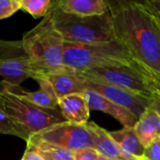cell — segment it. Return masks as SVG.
Instances as JSON below:
<instances>
[{"instance_id":"30","label":"cell","mask_w":160,"mask_h":160,"mask_svg":"<svg viewBox=\"0 0 160 160\" xmlns=\"http://www.w3.org/2000/svg\"><path fill=\"white\" fill-rule=\"evenodd\" d=\"M159 143H160V139H159Z\"/></svg>"},{"instance_id":"18","label":"cell","mask_w":160,"mask_h":160,"mask_svg":"<svg viewBox=\"0 0 160 160\" xmlns=\"http://www.w3.org/2000/svg\"><path fill=\"white\" fill-rule=\"evenodd\" d=\"M26 145L36 149L45 160H74L73 152L38 141L31 137L27 141Z\"/></svg>"},{"instance_id":"29","label":"cell","mask_w":160,"mask_h":160,"mask_svg":"<svg viewBox=\"0 0 160 160\" xmlns=\"http://www.w3.org/2000/svg\"><path fill=\"white\" fill-rule=\"evenodd\" d=\"M138 160H147V159H146V158H144L142 157V158H139V159H138Z\"/></svg>"},{"instance_id":"22","label":"cell","mask_w":160,"mask_h":160,"mask_svg":"<svg viewBox=\"0 0 160 160\" xmlns=\"http://www.w3.org/2000/svg\"><path fill=\"white\" fill-rule=\"evenodd\" d=\"M143 158L147 160H160L159 140H157L144 147Z\"/></svg>"},{"instance_id":"27","label":"cell","mask_w":160,"mask_h":160,"mask_svg":"<svg viewBox=\"0 0 160 160\" xmlns=\"http://www.w3.org/2000/svg\"><path fill=\"white\" fill-rule=\"evenodd\" d=\"M144 3V2H143ZM147 6V5H146ZM148 7V6H147ZM149 8V7H148ZM149 9L151 10V12H152V14H153V16H154V18H155V20H156V22H157V23H158V28H159L160 30V13L158 12H157V11H155L154 9H152L151 8H149Z\"/></svg>"},{"instance_id":"21","label":"cell","mask_w":160,"mask_h":160,"mask_svg":"<svg viewBox=\"0 0 160 160\" xmlns=\"http://www.w3.org/2000/svg\"><path fill=\"white\" fill-rule=\"evenodd\" d=\"M21 9L20 0H0V20L12 16Z\"/></svg>"},{"instance_id":"20","label":"cell","mask_w":160,"mask_h":160,"mask_svg":"<svg viewBox=\"0 0 160 160\" xmlns=\"http://www.w3.org/2000/svg\"><path fill=\"white\" fill-rule=\"evenodd\" d=\"M21 9H23L25 12L32 15L34 18L45 17L51 8L52 1V0H20Z\"/></svg>"},{"instance_id":"24","label":"cell","mask_w":160,"mask_h":160,"mask_svg":"<svg viewBox=\"0 0 160 160\" xmlns=\"http://www.w3.org/2000/svg\"><path fill=\"white\" fill-rule=\"evenodd\" d=\"M21 160H45L43 157L33 147L26 145V150L24 151Z\"/></svg>"},{"instance_id":"8","label":"cell","mask_w":160,"mask_h":160,"mask_svg":"<svg viewBox=\"0 0 160 160\" xmlns=\"http://www.w3.org/2000/svg\"><path fill=\"white\" fill-rule=\"evenodd\" d=\"M0 76L3 81L17 85L29 78L35 79L36 72L22 48V40L0 39Z\"/></svg>"},{"instance_id":"17","label":"cell","mask_w":160,"mask_h":160,"mask_svg":"<svg viewBox=\"0 0 160 160\" xmlns=\"http://www.w3.org/2000/svg\"><path fill=\"white\" fill-rule=\"evenodd\" d=\"M109 134L125 153L138 159L143 157L144 147L141 143L134 127H123L119 130L109 131Z\"/></svg>"},{"instance_id":"12","label":"cell","mask_w":160,"mask_h":160,"mask_svg":"<svg viewBox=\"0 0 160 160\" xmlns=\"http://www.w3.org/2000/svg\"><path fill=\"white\" fill-rule=\"evenodd\" d=\"M38 79H43L52 85L57 98L68 95L83 92L80 78L73 70L66 67L58 70L44 73L35 81Z\"/></svg>"},{"instance_id":"3","label":"cell","mask_w":160,"mask_h":160,"mask_svg":"<svg viewBox=\"0 0 160 160\" xmlns=\"http://www.w3.org/2000/svg\"><path fill=\"white\" fill-rule=\"evenodd\" d=\"M49 15L65 42L94 44L116 40L109 11L100 16L82 17L63 11L52 1Z\"/></svg>"},{"instance_id":"15","label":"cell","mask_w":160,"mask_h":160,"mask_svg":"<svg viewBox=\"0 0 160 160\" xmlns=\"http://www.w3.org/2000/svg\"><path fill=\"white\" fill-rule=\"evenodd\" d=\"M55 4L65 12L82 17L100 16L108 12L105 0H54Z\"/></svg>"},{"instance_id":"26","label":"cell","mask_w":160,"mask_h":160,"mask_svg":"<svg viewBox=\"0 0 160 160\" xmlns=\"http://www.w3.org/2000/svg\"><path fill=\"white\" fill-rule=\"evenodd\" d=\"M143 2L149 8H151L155 11L160 13V0H145Z\"/></svg>"},{"instance_id":"14","label":"cell","mask_w":160,"mask_h":160,"mask_svg":"<svg viewBox=\"0 0 160 160\" xmlns=\"http://www.w3.org/2000/svg\"><path fill=\"white\" fill-rule=\"evenodd\" d=\"M58 109L65 121L85 125L90 117V109L82 93H75L58 98Z\"/></svg>"},{"instance_id":"2","label":"cell","mask_w":160,"mask_h":160,"mask_svg":"<svg viewBox=\"0 0 160 160\" xmlns=\"http://www.w3.org/2000/svg\"><path fill=\"white\" fill-rule=\"evenodd\" d=\"M22 44L36 72L40 75L61 69L64 66L65 40L54 27L49 13L22 36Z\"/></svg>"},{"instance_id":"1","label":"cell","mask_w":160,"mask_h":160,"mask_svg":"<svg viewBox=\"0 0 160 160\" xmlns=\"http://www.w3.org/2000/svg\"><path fill=\"white\" fill-rule=\"evenodd\" d=\"M116 40L140 69L160 87V30L149 9L139 1H107Z\"/></svg>"},{"instance_id":"25","label":"cell","mask_w":160,"mask_h":160,"mask_svg":"<svg viewBox=\"0 0 160 160\" xmlns=\"http://www.w3.org/2000/svg\"><path fill=\"white\" fill-rule=\"evenodd\" d=\"M149 107L151 109H153L159 115L160 117V94L159 95H157L154 98L151 99Z\"/></svg>"},{"instance_id":"9","label":"cell","mask_w":160,"mask_h":160,"mask_svg":"<svg viewBox=\"0 0 160 160\" xmlns=\"http://www.w3.org/2000/svg\"><path fill=\"white\" fill-rule=\"evenodd\" d=\"M80 80L83 91L85 89H88L101 95L106 99L128 111L132 115H134L137 120L150 105L151 100L128 90L107 83L92 82L81 78Z\"/></svg>"},{"instance_id":"28","label":"cell","mask_w":160,"mask_h":160,"mask_svg":"<svg viewBox=\"0 0 160 160\" xmlns=\"http://www.w3.org/2000/svg\"><path fill=\"white\" fill-rule=\"evenodd\" d=\"M98 160H111V159H109V158H105V157H103V156L99 155V156H98Z\"/></svg>"},{"instance_id":"13","label":"cell","mask_w":160,"mask_h":160,"mask_svg":"<svg viewBox=\"0 0 160 160\" xmlns=\"http://www.w3.org/2000/svg\"><path fill=\"white\" fill-rule=\"evenodd\" d=\"M90 111H99L116 119L123 127H135L137 119L126 109L106 99L101 95L85 89L82 92Z\"/></svg>"},{"instance_id":"16","label":"cell","mask_w":160,"mask_h":160,"mask_svg":"<svg viewBox=\"0 0 160 160\" xmlns=\"http://www.w3.org/2000/svg\"><path fill=\"white\" fill-rule=\"evenodd\" d=\"M134 128L141 143L143 147H146L151 142L160 139L159 115L148 107L138 119Z\"/></svg>"},{"instance_id":"6","label":"cell","mask_w":160,"mask_h":160,"mask_svg":"<svg viewBox=\"0 0 160 160\" xmlns=\"http://www.w3.org/2000/svg\"><path fill=\"white\" fill-rule=\"evenodd\" d=\"M0 101L12 122L30 136L65 122L59 109H45L0 89Z\"/></svg>"},{"instance_id":"19","label":"cell","mask_w":160,"mask_h":160,"mask_svg":"<svg viewBox=\"0 0 160 160\" xmlns=\"http://www.w3.org/2000/svg\"><path fill=\"white\" fill-rule=\"evenodd\" d=\"M0 134H5V135H11L15 136L17 138H20L27 142V141L30 138V135L15 125L12 120L9 118L8 113L6 112L1 101H0Z\"/></svg>"},{"instance_id":"5","label":"cell","mask_w":160,"mask_h":160,"mask_svg":"<svg viewBox=\"0 0 160 160\" xmlns=\"http://www.w3.org/2000/svg\"><path fill=\"white\" fill-rule=\"evenodd\" d=\"M75 73L81 79L111 84L142 96L149 100L160 94L159 86L136 66L132 65L105 66Z\"/></svg>"},{"instance_id":"10","label":"cell","mask_w":160,"mask_h":160,"mask_svg":"<svg viewBox=\"0 0 160 160\" xmlns=\"http://www.w3.org/2000/svg\"><path fill=\"white\" fill-rule=\"evenodd\" d=\"M39 88L35 92H31L22 87V85L10 84L5 81L0 82V89L7 91L16 97H19L34 105L45 109H58V98L52 85L43 79L37 80Z\"/></svg>"},{"instance_id":"7","label":"cell","mask_w":160,"mask_h":160,"mask_svg":"<svg viewBox=\"0 0 160 160\" xmlns=\"http://www.w3.org/2000/svg\"><path fill=\"white\" fill-rule=\"evenodd\" d=\"M38 141L55 145L71 152L93 148V138L85 125L62 122L52 125L39 133L30 136Z\"/></svg>"},{"instance_id":"11","label":"cell","mask_w":160,"mask_h":160,"mask_svg":"<svg viewBox=\"0 0 160 160\" xmlns=\"http://www.w3.org/2000/svg\"><path fill=\"white\" fill-rule=\"evenodd\" d=\"M93 138V148L101 156L111 160H138L125 153L110 136L109 131L100 128L94 122L86 124Z\"/></svg>"},{"instance_id":"23","label":"cell","mask_w":160,"mask_h":160,"mask_svg":"<svg viewBox=\"0 0 160 160\" xmlns=\"http://www.w3.org/2000/svg\"><path fill=\"white\" fill-rule=\"evenodd\" d=\"M98 156L94 148H86L74 152V160H98Z\"/></svg>"},{"instance_id":"4","label":"cell","mask_w":160,"mask_h":160,"mask_svg":"<svg viewBox=\"0 0 160 160\" xmlns=\"http://www.w3.org/2000/svg\"><path fill=\"white\" fill-rule=\"evenodd\" d=\"M63 61L66 68L75 72L121 64L136 66L140 69L128 49L118 40L94 44L65 42Z\"/></svg>"}]
</instances>
